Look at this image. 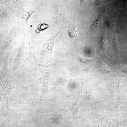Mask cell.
<instances>
[{"instance_id": "6da1fadb", "label": "cell", "mask_w": 127, "mask_h": 127, "mask_svg": "<svg viewBox=\"0 0 127 127\" xmlns=\"http://www.w3.org/2000/svg\"><path fill=\"white\" fill-rule=\"evenodd\" d=\"M19 31V28L13 26L7 35L0 39V57H8L18 41Z\"/></svg>"}, {"instance_id": "7a4b0ae2", "label": "cell", "mask_w": 127, "mask_h": 127, "mask_svg": "<svg viewBox=\"0 0 127 127\" xmlns=\"http://www.w3.org/2000/svg\"><path fill=\"white\" fill-rule=\"evenodd\" d=\"M25 35L22 40L13 49L12 52L13 64L12 69V72L17 71L18 67L24 59L25 43Z\"/></svg>"}, {"instance_id": "3957f363", "label": "cell", "mask_w": 127, "mask_h": 127, "mask_svg": "<svg viewBox=\"0 0 127 127\" xmlns=\"http://www.w3.org/2000/svg\"><path fill=\"white\" fill-rule=\"evenodd\" d=\"M29 50L26 56V60L29 64L27 71L28 72L34 71L40 72L46 66L41 64L38 60L36 58L35 52H32L30 42H29Z\"/></svg>"}, {"instance_id": "277c9868", "label": "cell", "mask_w": 127, "mask_h": 127, "mask_svg": "<svg viewBox=\"0 0 127 127\" xmlns=\"http://www.w3.org/2000/svg\"><path fill=\"white\" fill-rule=\"evenodd\" d=\"M59 33H57L48 38L40 49V56L41 60L46 58L52 54L55 39Z\"/></svg>"}, {"instance_id": "5b68a950", "label": "cell", "mask_w": 127, "mask_h": 127, "mask_svg": "<svg viewBox=\"0 0 127 127\" xmlns=\"http://www.w3.org/2000/svg\"><path fill=\"white\" fill-rule=\"evenodd\" d=\"M0 87L1 94L7 95L13 91L14 87L6 77L0 80Z\"/></svg>"}, {"instance_id": "8992f818", "label": "cell", "mask_w": 127, "mask_h": 127, "mask_svg": "<svg viewBox=\"0 0 127 127\" xmlns=\"http://www.w3.org/2000/svg\"><path fill=\"white\" fill-rule=\"evenodd\" d=\"M8 57H0V80L7 77L10 71L8 65Z\"/></svg>"}, {"instance_id": "52a82bcc", "label": "cell", "mask_w": 127, "mask_h": 127, "mask_svg": "<svg viewBox=\"0 0 127 127\" xmlns=\"http://www.w3.org/2000/svg\"><path fill=\"white\" fill-rule=\"evenodd\" d=\"M42 76L39 79V80L42 83H45L51 84L52 81V71L50 69L46 66L40 72Z\"/></svg>"}, {"instance_id": "ba28073f", "label": "cell", "mask_w": 127, "mask_h": 127, "mask_svg": "<svg viewBox=\"0 0 127 127\" xmlns=\"http://www.w3.org/2000/svg\"><path fill=\"white\" fill-rule=\"evenodd\" d=\"M4 0L5 2L13 8H17L21 10L24 9V5L22 0Z\"/></svg>"}, {"instance_id": "9c48e42d", "label": "cell", "mask_w": 127, "mask_h": 127, "mask_svg": "<svg viewBox=\"0 0 127 127\" xmlns=\"http://www.w3.org/2000/svg\"><path fill=\"white\" fill-rule=\"evenodd\" d=\"M22 10L21 14V17L26 22L27 25L28 26V19L36 11L33 9H24Z\"/></svg>"}, {"instance_id": "30bf717a", "label": "cell", "mask_w": 127, "mask_h": 127, "mask_svg": "<svg viewBox=\"0 0 127 127\" xmlns=\"http://www.w3.org/2000/svg\"><path fill=\"white\" fill-rule=\"evenodd\" d=\"M9 14L8 11L4 8L0 7V23L5 22L9 19Z\"/></svg>"}, {"instance_id": "8fae6325", "label": "cell", "mask_w": 127, "mask_h": 127, "mask_svg": "<svg viewBox=\"0 0 127 127\" xmlns=\"http://www.w3.org/2000/svg\"><path fill=\"white\" fill-rule=\"evenodd\" d=\"M41 98V101L44 100V97H46L49 92L48 87L46 85L42 84L40 88Z\"/></svg>"}, {"instance_id": "7c38bea8", "label": "cell", "mask_w": 127, "mask_h": 127, "mask_svg": "<svg viewBox=\"0 0 127 127\" xmlns=\"http://www.w3.org/2000/svg\"><path fill=\"white\" fill-rule=\"evenodd\" d=\"M56 9L58 13L61 16L66 15V13L63 6L60 4L53 1Z\"/></svg>"}, {"instance_id": "4fadbf2b", "label": "cell", "mask_w": 127, "mask_h": 127, "mask_svg": "<svg viewBox=\"0 0 127 127\" xmlns=\"http://www.w3.org/2000/svg\"><path fill=\"white\" fill-rule=\"evenodd\" d=\"M98 68L100 70L106 74L109 73L110 72H113L110 68L105 64L102 61L100 62Z\"/></svg>"}, {"instance_id": "5bb4252c", "label": "cell", "mask_w": 127, "mask_h": 127, "mask_svg": "<svg viewBox=\"0 0 127 127\" xmlns=\"http://www.w3.org/2000/svg\"><path fill=\"white\" fill-rule=\"evenodd\" d=\"M79 61L83 64H87L92 62L94 58H88L82 56H80L77 57Z\"/></svg>"}, {"instance_id": "9a60e30c", "label": "cell", "mask_w": 127, "mask_h": 127, "mask_svg": "<svg viewBox=\"0 0 127 127\" xmlns=\"http://www.w3.org/2000/svg\"><path fill=\"white\" fill-rule=\"evenodd\" d=\"M100 21V17H99L90 26V28L93 31H96L98 28L99 23Z\"/></svg>"}, {"instance_id": "2e32d148", "label": "cell", "mask_w": 127, "mask_h": 127, "mask_svg": "<svg viewBox=\"0 0 127 127\" xmlns=\"http://www.w3.org/2000/svg\"><path fill=\"white\" fill-rule=\"evenodd\" d=\"M0 4L4 5L7 7L8 9L11 11V12L13 13L14 12V9L11 7L9 5L4 2V0H0Z\"/></svg>"}, {"instance_id": "e0dca14e", "label": "cell", "mask_w": 127, "mask_h": 127, "mask_svg": "<svg viewBox=\"0 0 127 127\" xmlns=\"http://www.w3.org/2000/svg\"><path fill=\"white\" fill-rule=\"evenodd\" d=\"M113 44L115 49L117 51L119 50V44L118 41L116 36H115L113 40Z\"/></svg>"}, {"instance_id": "ac0fdd59", "label": "cell", "mask_w": 127, "mask_h": 127, "mask_svg": "<svg viewBox=\"0 0 127 127\" xmlns=\"http://www.w3.org/2000/svg\"><path fill=\"white\" fill-rule=\"evenodd\" d=\"M104 3L101 0H96L95 1L94 3L91 4L92 6H98L101 5Z\"/></svg>"}]
</instances>
